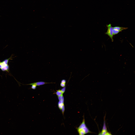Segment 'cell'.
Here are the masks:
<instances>
[]
</instances>
